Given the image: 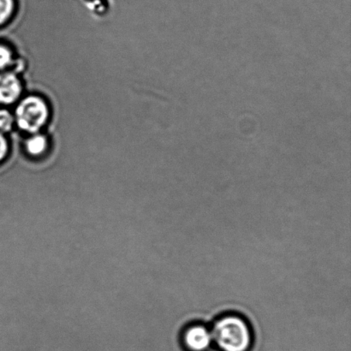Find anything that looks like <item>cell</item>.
I'll use <instances>...</instances> for the list:
<instances>
[{
    "mask_svg": "<svg viewBox=\"0 0 351 351\" xmlns=\"http://www.w3.org/2000/svg\"><path fill=\"white\" fill-rule=\"evenodd\" d=\"M213 340L221 351H247L252 346V331L245 319L239 315H222L213 323Z\"/></svg>",
    "mask_w": 351,
    "mask_h": 351,
    "instance_id": "1",
    "label": "cell"
},
{
    "mask_svg": "<svg viewBox=\"0 0 351 351\" xmlns=\"http://www.w3.org/2000/svg\"><path fill=\"white\" fill-rule=\"evenodd\" d=\"M23 94V84L15 71L0 72V104H15Z\"/></svg>",
    "mask_w": 351,
    "mask_h": 351,
    "instance_id": "4",
    "label": "cell"
},
{
    "mask_svg": "<svg viewBox=\"0 0 351 351\" xmlns=\"http://www.w3.org/2000/svg\"><path fill=\"white\" fill-rule=\"evenodd\" d=\"M15 63V55L13 51L5 45L0 44V71H5Z\"/></svg>",
    "mask_w": 351,
    "mask_h": 351,
    "instance_id": "7",
    "label": "cell"
},
{
    "mask_svg": "<svg viewBox=\"0 0 351 351\" xmlns=\"http://www.w3.org/2000/svg\"><path fill=\"white\" fill-rule=\"evenodd\" d=\"M16 12V0H0V27L12 19Z\"/></svg>",
    "mask_w": 351,
    "mask_h": 351,
    "instance_id": "6",
    "label": "cell"
},
{
    "mask_svg": "<svg viewBox=\"0 0 351 351\" xmlns=\"http://www.w3.org/2000/svg\"><path fill=\"white\" fill-rule=\"evenodd\" d=\"M15 126V119L12 112L8 110L0 109V132L5 134L12 132Z\"/></svg>",
    "mask_w": 351,
    "mask_h": 351,
    "instance_id": "8",
    "label": "cell"
},
{
    "mask_svg": "<svg viewBox=\"0 0 351 351\" xmlns=\"http://www.w3.org/2000/svg\"><path fill=\"white\" fill-rule=\"evenodd\" d=\"M13 115L17 128L21 132L33 135L40 133L49 122L51 110L43 97L30 95L17 101Z\"/></svg>",
    "mask_w": 351,
    "mask_h": 351,
    "instance_id": "2",
    "label": "cell"
},
{
    "mask_svg": "<svg viewBox=\"0 0 351 351\" xmlns=\"http://www.w3.org/2000/svg\"><path fill=\"white\" fill-rule=\"evenodd\" d=\"M182 341L189 351H206L213 343L211 329L202 324L189 326L182 332Z\"/></svg>",
    "mask_w": 351,
    "mask_h": 351,
    "instance_id": "3",
    "label": "cell"
},
{
    "mask_svg": "<svg viewBox=\"0 0 351 351\" xmlns=\"http://www.w3.org/2000/svg\"><path fill=\"white\" fill-rule=\"evenodd\" d=\"M10 154V143L5 134L0 132V163L5 161Z\"/></svg>",
    "mask_w": 351,
    "mask_h": 351,
    "instance_id": "9",
    "label": "cell"
},
{
    "mask_svg": "<svg viewBox=\"0 0 351 351\" xmlns=\"http://www.w3.org/2000/svg\"><path fill=\"white\" fill-rule=\"evenodd\" d=\"M48 147H49V142L47 137L40 132L30 135L25 143L26 152L32 158L43 156L47 153Z\"/></svg>",
    "mask_w": 351,
    "mask_h": 351,
    "instance_id": "5",
    "label": "cell"
}]
</instances>
